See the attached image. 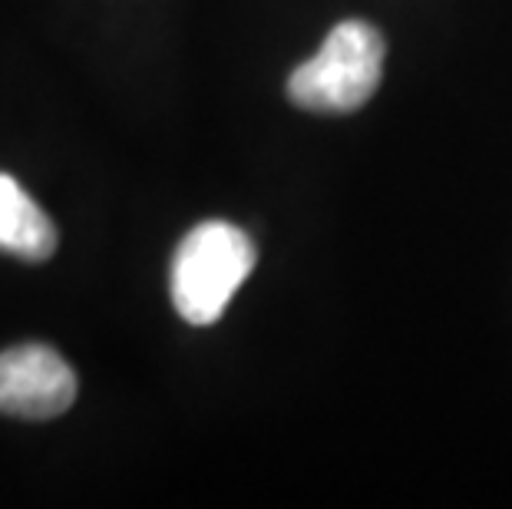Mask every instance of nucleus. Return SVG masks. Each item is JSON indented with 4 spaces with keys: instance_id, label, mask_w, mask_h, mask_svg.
I'll return each mask as SVG.
<instances>
[{
    "instance_id": "1",
    "label": "nucleus",
    "mask_w": 512,
    "mask_h": 509,
    "mask_svg": "<svg viewBox=\"0 0 512 509\" xmlns=\"http://www.w3.org/2000/svg\"><path fill=\"white\" fill-rule=\"evenodd\" d=\"M384 53V37L374 24L341 20L321 50L288 77V100L324 116L361 110L384 80Z\"/></svg>"
},
{
    "instance_id": "2",
    "label": "nucleus",
    "mask_w": 512,
    "mask_h": 509,
    "mask_svg": "<svg viewBox=\"0 0 512 509\" xmlns=\"http://www.w3.org/2000/svg\"><path fill=\"white\" fill-rule=\"evenodd\" d=\"M255 268V245L232 222H202L179 242L169 272L179 318L205 328L225 314L228 301Z\"/></svg>"
},
{
    "instance_id": "3",
    "label": "nucleus",
    "mask_w": 512,
    "mask_h": 509,
    "mask_svg": "<svg viewBox=\"0 0 512 509\" xmlns=\"http://www.w3.org/2000/svg\"><path fill=\"white\" fill-rule=\"evenodd\" d=\"M76 400V374L47 344H17L0 354V414L53 420Z\"/></svg>"
},
{
    "instance_id": "4",
    "label": "nucleus",
    "mask_w": 512,
    "mask_h": 509,
    "mask_svg": "<svg viewBox=\"0 0 512 509\" xmlns=\"http://www.w3.org/2000/svg\"><path fill=\"white\" fill-rule=\"evenodd\" d=\"M57 225L24 192V186L0 172V252L20 262H47L57 252Z\"/></svg>"
}]
</instances>
